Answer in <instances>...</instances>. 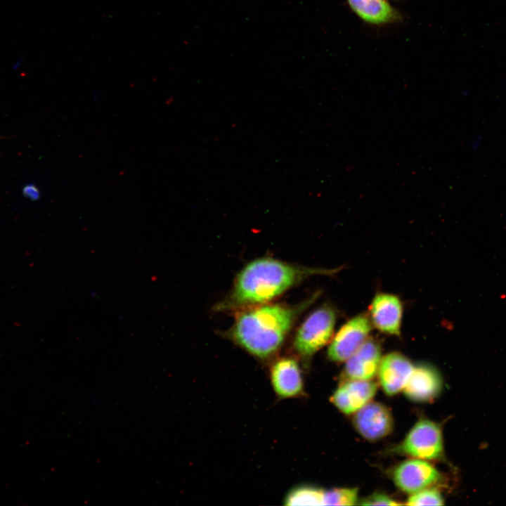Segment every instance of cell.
I'll return each instance as SVG.
<instances>
[{"label": "cell", "instance_id": "17", "mask_svg": "<svg viewBox=\"0 0 506 506\" xmlns=\"http://www.w3.org/2000/svg\"><path fill=\"white\" fill-rule=\"evenodd\" d=\"M443 498L439 491L428 488L411 494L405 503L408 505H443Z\"/></svg>", "mask_w": 506, "mask_h": 506}, {"label": "cell", "instance_id": "15", "mask_svg": "<svg viewBox=\"0 0 506 506\" xmlns=\"http://www.w3.org/2000/svg\"><path fill=\"white\" fill-rule=\"evenodd\" d=\"M325 491L311 486L292 490L285 499L286 505H323Z\"/></svg>", "mask_w": 506, "mask_h": 506}, {"label": "cell", "instance_id": "7", "mask_svg": "<svg viewBox=\"0 0 506 506\" xmlns=\"http://www.w3.org/2000/svg\"><path fill=\"white\" fill-rule=\"evenodd\" d=\"M403 304L395 294L378 293L372 299L370 307V320L379 332L399 336L403 316Z\"/></svg>", "mask_w": 506, "mask_h": 506}, {"label": "cell", "instance_id": "6", "mask_svg": "<svg viewBox=\"0 0 506 506\" xmlns=\"http://www.w3.org/2000/svg\"><path fill=\"white\" fill-rule=\"evenodd\" d=\"M392 478L400 490L413 494L433 487L442 481L443 476L427 460L413 458L398 465L392 472Z\"/></svg>", "mask_w": 506, "mask_h": 506}, {"label": "cell", "instance_id": "2", "mask_svg": "<svg viewBox=\"0 0 506 506\" xmlns=\"http://www.w3.org/2000/svg\"><path fill=\"white\" fill-rule=\"evenodd\" d=\"M301 309L283 304L257 305L237 316L231 337L250 354L268 358L281 347Z\"/></svg>", "mask_w": 506, "mask_h": 506}, {"label": "cell", "instance_id": "3", "mask_svg": "<svg viewBox=\"0 0 506 506\" xmlns=\"http://www.w3.org/2000/svg\"><path fill=\"white\" fill-rule=\"evenodd\" d=\"M337 313L329 305H323L312 313L299 327L294 339L295 351L309 358L325 346L332 338Z\"/></svg>", "mask_w": 506, "mask_h": 506}, {"label": "cell", "instance_id": "10", "mask_svg": "<svg viewBox=\"0 0 506 506\" xmlns=\"http://www.w3.org/2000/svg\"><path fill=\"white\" fill-rule=\"evenodd\" d=\"M414 365L398 352H391L382 357L378 370L379 383L389 396L396 394L406 387Z\"/></svg>", "mask_w": 506, "mask_h": 506}, {"label": "cell", "instance_id": "1", "mask_svg": "<svg viewBox=\"0 0 506 506\" xmlns=\"http://www.w3.org/2000/svg\"><path fill=\"white\" fill-rule=\"evenodd\" d=\"M339 270L299 266L273 258L257 259L238 274L226 304L233 307L263 304L309 276L332 275Z\"/></svg>", "mask_w": 506, "mask_h": 506}, {"label": "cell", "instance_id": "9", "mask_svg": "<svg viewBox=\"0 0 506 506\" xmlns=\"http://www.w3.org/2000/svg\"><path fill=\"white\" fill-rule=\"evenodd\" d=\"M381 359L380 344L368 338L345 361L344 377L346 380H371L377 375Z\"/></svg>", "mask_w": 506, "mask_h": 506}, {"label": "cell", "instance_id": "4", "mask_svg": "<svg viewBox=\"0 0 506 506\" xmlns=\"http://www.w3.org/2000/svg\"><path fill=\"white\" fill-rule=\"evenodd\" d=\"M393 451L425 460L440 459L443 455L441 429L437 423L422 418Z\"/></svg>", "mask_w": 506, "mask_h": 506}, {"label": "cell", "instance_id": "8", "mask_svg": "<svg viewBox=\"0 0 506 506\" xmlns=\"http://www.w3.org/2000/svg\"><path fill=\"white\" fill-rule=\"evenodd\" d=\"M354 414L353 422L356 429L368 440L382 439L392 430L391 414L382 403L370 401Z\"/></svg>", "mask_w": 506, "mask_h": 506}, {"label": "cell", "instance_id": "16", "mask_svg": "<svg viewBox=\"0 0 506 506\" xmlns=\"http://www.w3.org/2000/svg\"><path fill=\"white\" fill-rule=\"evenodd\" d=\"M358 501L357 488H335L325 491L323 505H353Z\"/></svg>", "mask_w": 506, "mask_h": 506}, {"label": "cell", "instance_id": "14", "mask_svg": "<svg viewBox=\"0 0 506 506\" xmlns=\"http://www.w3.org/2000/svg\"><path fill=\"white\" fill-rule=\"evenodd\" d=\"M352 10L364 21L372 24L391 22L398 13L386 0H347Z\"/></svg>", "mask_w": 506, "mask_h": 506}, {"label": "cell", "instance_id": "12", "mask_svg": "<svg viewBox=\"0 0 506 506\" xmlns=\"http://www.w3.org/2000/svg\"><path fill=\"white\" fill-rule=\"evenodd\" d=\"M441 389L442 379L439 372L433 366L421 364L414 366L403 391L413 401L427 402L435 398Z\"/></svg>", "mask_w": 506, "mask_h": 506}, {"label": "cell", "instance_id": "11", "mask_svg": "<svg viewBox=\"0 0 506 506\" xmlns=\"http://www.w3.org/2000/svg\"><path fill=\"white\" fill-rule=\"evenodd\" d=\"M376 391L377 384L371 380H347L336 389L331 401L341 412L351 415L370 402Z\"/></svg>", "mask_w": 506, "mask_h": 506}, {"label": "cell", "instance_id": "19", "mask_svg": "<svg viewBox=\"0 0 506 506\" xmlns=\"http://www.w3.org/2000/svg\"><path fill=\"white\" fill-rule=\"evenodd\" d=\"M28 196L33 199L39 197V190L34 186H28L27 188Z\"/></svg>", "mask_w": 506, "mask_h": 506}, {"label": "cell", "instance_id": "5", "mask_svg": "<svg viewBox=\"0 0 506 506\" xmlns=\"http://www.w3.org/2000/svg\"><path fill=\"white\" fill-rule=\"evenodd\" d=\"M372 326L370 318L363 313L349 319L331 339L327 349L330 360L345 362L367 340Z\"/></svg>", "mask_w": 506, "mask_h": 506}, {"label": "cell", "instance_id": "18", "mask_svg": "<svg viewBox=\"0 0 506 506\" xmlns=\"http://www.w3.org/2000/svg\"><path fill=\"white\" fill-rule=\"evenodd\" d=\"M358 504L362 505H398L401 503L396 502L386 494L375 493L361 499Z\"/></svg>", "mask_w": 506, "mask_h": 506}, {"label": "cell", "instance_id": "13", "mask_svg": "<svg viewBox=\"0 0 506 506\" xmlns=\"http://www.w3.org/2000/svg\"><path fill=\"white\" fill-rule=\"evenodd\" d=\"M271 378L276 394L283 398L297 396L303 390V379L298 363L292 358L276 361L271 371Z\"/></svg>", "mask_w": 506, "mask_h": 506}]
</instances>
